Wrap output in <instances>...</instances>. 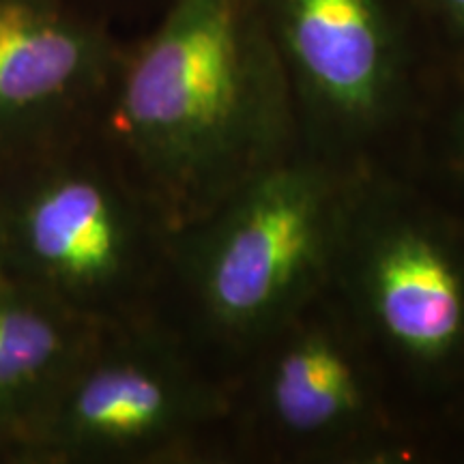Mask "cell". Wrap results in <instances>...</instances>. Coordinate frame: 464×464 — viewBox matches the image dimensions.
<instances>
[{
	"label": "cell",
	"instance_id": "1",
	"mask_svg": "<svg viewBox=\"0 0 464 464\" xmlns=\"http://www.w3.org/2000/svg\"><path fill=\"white\" fill-rule=\"evenodd\" d=\"M95 130L172 230L304 153L260 0H170L121 52Z\"/></svg>",
	"mask_w": 464,
	"mask_h": 464
},
{
	"label": "cell",
	"instance_id": "2",
	"mask_svg": "<svg viewBox=\"0 0 464 464\" xmlns=\"http://www.w3.org/2000/svg\"><path fill=\"white\" fill-rule=\"evenodd\" d=\"M346 179L305 153L172 230L158 316L226 385L329 284Z\"/></svg>",
	"mask_w": 464,
	"mask_h": 464
},
{
	"label": "cell",
	"instance_id": "3",
	"mask_svg": "<svg viewBox=\"0 0 464 464\" xmlns=\"http://www.w3.org/2000/svg\"><path fill=\"white\" fill-rule=\"evenodd\" d=\"M170 239L95 127L0 170V276L89 321L158 316Z\"/></svg>",
	"mask_w": 464,
	"mask_h": 464
},
{
	"label": "cell",
	"instance_id": "4",
	"mask_svg": "<svg viewBox=\"0 0 464 464\" xmlns=\"http://www.w3.org/2000/svg\"><path fill=\"white\" fill-rule=\"evenodd\" d=\"M329 286L423 426L464 392V218L406 174L346 179Z\"/></svg>",
	"mask_w": 464,
	"mask_h": 464
},
{
	"label": "cell",
	"instance_id": "5",
	"mask_svg": "<svg viewBox=\"0 0 464 464\" xmlns=\"http://www.w3.org/2000/svg\"><path fill=\"white\" fill-rule=\"evenodd\" d=\"M228 392L235 464H426L421 417L329 284Z\"/></svg>",
	"mask_w": 464,
	"mask_h": 464
},
{
	"label": "cell",
	"instance_id": "6",
	"mask_svg": "<svg viewBox=\"0 0 464 464\" xmlns=\"http://www.w3.org/2000/svg\"><path fill=\"white\" fill-rule=\"evenodd\" d=\"M301 150L344 179L404 174L440 61L413 0H260Z\"/></svg>",
	"mask_w": 464,
	"mask_h": 464
},
{
	"label": "cell",
	"instance_id": "7",
	"mask_svg": "<svg viewBox=\"0 0 464 464\" xmlns=\"http://www.w3.org/2000/svg\"><path fill=\"white\" fill-rule=\"evenodd\" d=\"M3 462L235 464L228 385L160 318L110 324Z\"/></svg>",
	"mask_w": 464,
	"mask_h": 464
},
{
	"label": "cell",
	"instance_id": "8",
	"mask_svg": "<svg viewBox=\"0 0 464 464\" xmlns=\"http://www.w3.org/2000/svg\"><path fill=\"white\" fill-rule=\"evenodd\" d=\"M119 58L52 0H0V170L92 130Z\"/></svg>",
	"mask_w": 464,
	"mask_h": 464
},
{
	"label": "cell",
	"instance_id": "9",
	"mask_svg": "<svg viewBox=\"0 0 464 464\" xmlns=\"http://www.w3.org/2000/svg\"><path fill=\"white\" fill-rule=\"evenodd\" d=\"M106 327L0 276V462Z\"/></svg>",
	"mask_w": 464,
	"mask_h": 464
},
{
	"label": "cell",
	"instance_id": "10",
	"mask_svg": "<svg viewBox=\"0 0 464 464\" xmlns=\"http://www.w3.org/2000/svg\"><path fill=\"white\" fill-rule=\"evenodd\" d=\"M404 174L464 218V61L440 73Z\"/></svg>",
	"mask_w": 464,
	"mask_h": 464
},
{
	"label": "cell",
	"instance_id": "11",
	"mask_svg": "<svg viewBox=\"0 0 464 464\" xmlns=\"http://www.w3.org/2000/svg\"><path fill=\"white\" fill-rule=\"evenodd\" d=\"M440 67L464 61V0H413Z\"/></svg>",
	"mask_w": 464,
	"mask_h": 464
},
{
	"label": "cell",
	"instance_id": "12",
	"mask_svg": "<svg viewBox=\"0 0 464 464\" xmlns=\"http://www.w3.org/2000/svg\"><path fill=\"white\" fill-rule=\"evenodd\" d=\"M426 464H464V392L423 426Z\"/></svg>",
	"mask_w": 464,
	"mask_h": 464
}]
</instances>
